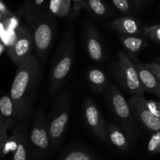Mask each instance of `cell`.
Listing matches in <instances>:
<instances>
[{"label":"cell","instance_id":"obj_1","mask_svg":"<svg viewBox=\"0 0 160 160\" xmlns=\"http://www.w3.org/2000/svg\"><path fill=\"white\" fill-rule=\"evenodd\" d=\"M44 71V61L31 54L17 67L9 90L15 108L17 125L28 119L34 106Z\"/></svg>","mask_w":160,"mask_h":160},{"label":"cell","instance_id":"obj_2","mask_svg":"<svg viewBox=\"0 0 160 160\" xmlns=\"http://www.w3.org/2000/svg\"><path fill=\"white\" fill-rule=\"evenodd\" d=\"M74 29L70 24L66 29L52 59L48 75V93L55 97L68 80L72 68L75 53Z\"/></svg>","mask_w":160,"mask_h":160},{"label":"cell","instance_id":"obj_3","mask_svg":"<svg viewBox=\"0 0 160 160\" xmlns=\"http://www.w3.org/2000/svg\"><path fill=\"white\" fill-rule=\"evenodd\" d=\"M73 87L70 84L56 95L51 111L46 117L52 152L56 153L65 137L71 108Z\"/></svg>","mask_w":160,"mask_h":160},{"label":"cell","instance_id":"obj_4","mask_svg":"<svg viewBox=\"0 0 160 160\" xmlns=\"http://www.w3.org/2000/svg\"><path fill=\"white\" fill-rule=\"evenodd\" d=\"M32 34L36 55L43 61L47 59L56 34V20L49 11L44 9L24 17Z\"/></svg>","mask_w":160,"mask_h":160},{"label":"cell","instance_id":"obj_5","mask_svg":"<svg viewBox=\"0 0 160 160\" xmlns=\"http://www.w3.org/2000/svg\"><path fill=\"white\" fill-rule=\"evenodd\" d=\"M106 95L109 108L121 130L126 133L130 141H138L140 130L128 100L125 99L120 89L111 83L106 90Z\"/></svg>","mask_w":160,"mask_h":160},{"label":"cell","instance_id":"obj_6","mask_svg":"<svg viewBox=\"0 0 160 160\" xmlns=\"http://www.w3.org/2000/svg\"><path fill=\"white\" fill-rule=\"evenodd\" d=\"M28 138L32 160H48L52 152L47 127L45 101L42 100L28 131Z\"/></svg>","mask_w":160,"mask_h":160},{"label":"cell","instance_id":"obj_7","mask_svg":"<svg viewBox=\"0 0 160 160\" xmlns=\"http://www.w3.org/2000/svg\"><path fill=\"white\" fill-rule=\"evenodd\" d=\"M113 75L122 88L131 96H144L145 91L135 65L123 50L118 51V59L112 67Z\"/></svg>","mask_w":160,"mask_h":160},{"label":"cell","instance_id":"obj_8","mask_svg":"<svg viewBox=\"0 0 160 160\" xmlns=\"http://www.w3.org/2000/svg\"><path fill=\"white\" fill-rule=\"evenodd\" d=\"M34 44L31 30L27 24L19 25L16 30L13 42L6 49L9 58L18 67L32 54Z\"/></svg>","mask_w":160,"mask_h":160},{"label":"cell","instance_id":"obj_9","mask_svg":"<svg viewBox=\"0 0 160 160\" xmlns=\"http://www.w3.org/2000/svg\"><path fill=\"white\" fill-rule=\"evenodd\" d=\"M145 100L144 96H131L128 104L138 123L145 132L153 133L160 130V119L148 110Z\"/></svg>","mask_w":160,"mask_h":160},{"label":"cell","instance_id":"obj_10","mask_svg":"<svg viewBox=\"0 0 160 160\" xmlns=\"http://www.w3.org/2000/svg\"><path fill=\"white\" fill-rule=\"evenodd\" d=\"M84 117L88 127L99 141H107L106 122L99 108L91 98H86L84 103Z\"/></svg>","mask_w":160,"mask_h":160},{"label":"cell","instance_id":"obj_11","mask_svg":"<svg viewBox=\"0 0 160 160\" xmlns=\"http://www.w3.org/2000/svg\"><path fill=\"white\" fill-rule=\"evenodd\" d=\"M84 42L88 57L94 62H103L106 57L104 47L96 28L91 23L84 30Z\"/></svg>","mask_w":160,"mask_h":160},{"label":"cell","instance_id":"obj_12","mask_svg":"<svg viewBox=\"0 0 160 160\" xmlns=\"http://www.w3.org/2000/svg\"><path fill=\"white\" fill-rule=\"evenodd\" d=\"M128 54V53H127ZM131 61L135 65L138 71L139 79L142 83L145 93L156 94L160 86V81L156 77V75L145 66V64L141 62L137 58V56L128 54Z\"/></svg>","mask_w":160,"mask_h":160},{"label":"cell","instance_id":"obj_13","mask_svg":"<svg viewBox=\"0 0 160 160\" xmlns=\"http://www.w3.org/2000/svg\"><path fill=\"white\" fill-rule=\"evenodd\" d=\"M109 28L119 35H142L143 28L137 19L131 16H124L115 19L109 23Z\"/></svg>","mask_w":160,"mask_h":160},{"label":"cell","instance_id":"obj_14","mask_svg":"<svg viewBox=\"0 0 160 160\" xmlns=\"http://www.w3.org/2000/svg\"><path fill=\"white\" fill-rule=\"evenodd\" d=\"M0 125L8 132L12 131L17 126L15 108L9 95H2L0 97Z\"/></svg>","mask_w":160,"mask_h":160},{"label":"cell","instance_id":"obj_15","mask_svg":"<svg viewBox=\"0 0 160 160\" xmlns=\"http://www.w3.org/2000/svg\"><path fill=\"white\" fill-rule=\"evenodd\" d=\"M107 141L117 149L126 151L130 147V140L121 128L110 122H106Z\"/></svg>","mask_w":160,"mask_h":160},{"label":"cell","instance_id":"obj_16","mask_svg":"<svg viewBox=\"0 0 160 160\" xmlns=\"http://www.w3.org/2000/svg\"><path fill=\"white\" fill-rule=\"evenodd\" d=\"M86 80L91 89L97 93H106L110 84L106 74L97 67H92L88 70Z\"/></svg>","mask_w":160,"mask_h":160},{"label":"cell","instance_id":"obj_17","mask_svg":"<svg viewBox=\"0 0 160 160\" xmlns=\"http://www.w3.org/2000/svg\"><path fill=\"white\" fill-rule=\"evenodd\" d=\"M119 39L124 48L125 53L133 56H137L138 53L148 45L147 41L141 35H119Z\"/></svg>","mask_w":160,"mask_h":160},{"label":"cell","instance_id":"obj_18","mask_svg":"<svg viewBox=\"0 0 160 160\" xmlns=\"http://www.w3.org/2000/svg\"><path fill=\"white\" fill-rule=\"evenodd\" d=\"M57 160H100V158L84 147H72L66 149Z\"/></svg>","mask_w":160,"mask_h":160},{"label":"cell","instance_id":"obj_19","mask_svg":"<svg viewBox=\"0 0 160 160\" xmlns=\"http://www.w3.org/2000/svg\"><path fill=\"white\" fill-rule=\"evenodd\" d=\"M30 155L29 138H28V130L27 125H24L19 141L17 149L12 154V160H28Z\"/></svg>","mask_w":160,"mask_h":160},{"label":"cell","instance_id":"obj_20","mask_svg":"<svg viewBox=\"0 0 160 160\" xmlns=\"http://www.w3.org/2000/svg\"><path fill=\"white\" fill-rule=\"evenodd\" d=\"M70 0H50L48 11L57 17H67L71 9Z\"/></svg>","mask_w":160,"mask_h":160},{"label":"cell","instance_id":"obj_21","mask_svg":"<svg viewBox=\"0 0 160 160\" xmlns=\"http://www.w3.org/2000/svg\"><path fill=\"white\" fill-rule=\"evenodd\" d=\"M45 0H27L20 9V13L24 17L34 15L43 9Z\"/></svg>","mask_w":160,"mask_h":160},{"label":"cell","instance_id":"obj_22","mask_svg":"<svg viewBox=\"0 0 160 160\" xmlns=\"http://www.w3.org/2000/svg\"><path fill=\"white\" fill-rule=\"evenodd\" d=\"M85 9L97 17H104L107 14V7L102 0H86Z\"/></svg>","mask_w":160,"mask_h":160},{"label":"cell","instance_id":"obj_23","mask_svg":"<svg viewBox=\"0 0 160 160\" xmlns=\"http://www.w3.org/2000/svg\"><path fill=\"white\" fill-rule=\"evenodd\" d=\"M142 35L148 38L155 43L160 45V25L156 24L150 27H144Z\"/></svg>","mask_w":160,"mask_h":160},{"label":"cell","instance_id":"obj_24","mask_svg":"<svg viewBox=\"0 0 160 160\" xmlns=\"http://www.w3.org/2000/svg\"><path fill=\"white\" fill-rule=\"evenodd\" d=\"M147 150L150 154L160 153V130L152 133L148 142Z\"/></svg>","mask_w":160,"mask_h":160},{"label":"cell","instance_id":"obj_25","mask_svg":"<svg viewBox=\"0 0 160 160\" xmlns=\"http://www.w3.org/2000/svg\"><path fill=\"white\" fill-rule=\"evenodd\" d=\"M112 2L116 8L122 13L126 15L131 13V5L128 0H112Z\"/></svg>","mask_w":160,"mask_h":160},{"label":"cell","instance_id":"obj_26","mask_svg":"<svg viewBox=\"0 0 160 160\" xmlns=\"http://www.w3.org/2000/svg\"><path fill=\"white\" fill-rule=\"evenodd\" d=\"M145 104L155 116L160 119V102L152 100H145Z\"/></svg>","mask_w":160,"mask_h":160},{"label":"cell","instance_id":"obj_27","mask_svg":"<svg viewBox=\"0 0 160 160\" xmlns=\"http://www.w3.org/2000/svg\"><path fill=\"white\" fill-rule=\"evenodd\" d=\"M73 4L71 11V17H76L79 14L81 10L85 8L86 0H70Z\"/></svg>","mask_w":160,"mask_h":160},{"label":"cell","instance_id":"obj_28","mask_svg":"<svg viewBox=\"0 0 160 160\" xmlns=\"http://www.w3.org/2000/svg\"><path fill=\"white\" fill-rule=\"evenodd\" d=\"M145 66L156 75V78L160 81V63L152 62L145 64Z\"/></svg>","mask_w":160,"mask_h":160},{"label":"cell","instance_id":"obj_29","mask_svg":"<svg viewBox=\"0 0 160 160\" xmlns=\"http://www.w3.org/2000/svg\"><path fill=\"white\" fill-rule=\"evenodd\" d=\"M8 137H9L8 131L4 128V127L0 125V153H1L3 146H4L5 143H6Z\"/></svg>","mask_w":160,"mask_h":160},{"label":"cell","instance_id":"obj_30","mask_svg":"<svg viewBox=\"0 0 160 160\" xmlns=\"http://www.w3.org/2000/svg\"><path fill=\"white\" fill-rule=\"evenodd\" d=\"M0 11H1L2 13L3 14L5 18H8V17H12L13 15H15V14L6 6V5L5 4L2 0H0Z\"/></svg>","mask_w":160,"mask_h":160},{"label":"cell","instance_id":"obj_31","mask_svg":"<svg viewBox=\"0 0 160 160\" xmlns=\"http://www.w3.org/2000/svg\"><path fill=\"white\" fill-rule=\"evenodd\" d=\"M4 50H5V45H4V44L2 42V39H1V38H0V55L3 53V51H4Z\"/></svg>","mask_w":160,"mask_h":160},{"label":"cell","instance_id":"obj_32","mask_svg":"<svg viewBox=\"0 0 160 160\" xmlns=\"http://www.w3.org/2000/svg\"><path fill=\"white\" fill-rule=\"evenodd\" d=\"M144 0H136V3H135V6H134V7L137 8L138 6H140L141 4L142 3V2H143Z\"/></svg>","mask_w":160,"mask_h":160},{"label":"cell","instance_id":"obj_33","mask_svg":"<svg viewBox=\"0 0 160 160\" xmlns=\"http://www.w3.org/2000/svg\"><path fill=\"white\" fill-rule=\"evenodd\" d=\"M4 19H5V17H4V16H3V14L2 13L1 11H0V22L2 21V20H4Z\"/></svg>","mask_w":160,"mask_h":160},{"label":"cell","instance_id":"obj_34","mask_svg":"<svg viewBox=\"0 0 160 160\" xmlns=\"http://www.w3.org/2000/svg\"><path fill=\"white\" fill-rule=\"evenodd\" d=\"M155 95H156V96H157L158 97H159V98H160V86H159V89H158L157 92H156V93L155 94Z\"/></svg>","mask_w":160,"mask_h":160},{"label":"cell","instance_id":"obj_35","mask_svg":"<svg viewBox=\"0 0 160 160\" xmlns=\"http://www.w3.org/2000/svg\"><path fill=\"white\" fill-rule=\"evenodd\" d=\"M131 3H132V5L133 6H135V3H136V0H131Z\"/></svg>","mask_w":160,"mask_h":160},{"label":"cell","instance_id":"obj_36","mask_svg":"<svg viewBox=\"0 0 160 160\" xmlns=\"http://www.w3.org/2000/svg\"><path fill=\"white\" fill-rule=\"evenodd\" d=\"M159 63H160V60H159Z\"/></svg>","mask_w":160,"mask_h":160},{"label":"cell","instance_id":"obj_37","mask_svg":"<svg viewBox=\"0 0 160 160\" xmlns=\"http://www.w3.org/2000/svg\"><path fill=\"white\" fill-rule=\"evenodd\" d=\"M159 102H160V101H159Z\"/></svg>","mask_w":160,"mask_h":160}]
</instances>
